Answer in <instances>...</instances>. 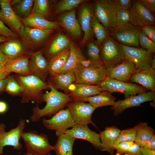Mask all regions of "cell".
<instances>
[{
    "label": "cell",
    "mask_w": 155,
    "mask_h": 155,
    "mask_svg": "<svg viewBox=\"0 0 155 155\" xmlns=\"http://www.w3.org/2000/svg\"><path fill=\"white\" fill-rule=\"evenodd\" d=\"M48 83L50 91H46L42 96L43 101L46 102V104L42 109L38 104L33 108L30 118L32 122L39 121L43 117L53 116L72 100L69 95L59 92L50 82Z\"/></svg>",
    "instance_id": "cell-1"
},
{
    "label": "cell",
    "mask_w": 155,
    "mask_h": 155,
    "mask_svg": "<svg viewBox=\"0 0 155 155\" xmlns=\"http://www.w3.org/2000/svg\"><path fill=\"white\" fill-rule=\"evenodd\" d=\"M17 79L23 89L21 100L22 103L31 101L38 104L43 101L42 91L49 89L48 83L44 82L34 75H18Z\"/></svg>",
    "instance_id": "cell-2"
},
{
    "label": "cell",
    "mask_w": 155,
    "mask_h": 155,
    "mask_svg": "<svg viewBox=\"0 0 155 155\" xmlns=\"http://www.w3.org/2000/svg\"><path fill=\"white\" fill-rule=\"evenodd\" d=\"M21 138L27 149V152L33 155H45L53 150L49 143L48 136L39 133L36 131L23 132Z\"/></svg>",
    "instance_id": "cell-3"
},
{
    "label": "cell",
    "mask_w": 155,
    "mask_h": 155,
    "mask_svg": "<svg viewBox=\"0 0 155 155\" xmlns=\"http://www.w3.org/2000/svg\"><path fill=\"white\" fill-rule=\"evenodd\" d=\"M102 43L100 56L104 67L115 66L125 59L121 44L113 38L108 37Z\"/></svg>",
    "instance_id": "cell-4"
},
{
    "label": "cell",
    "mask_w": 155,
    "mask_h": 155,
    "mask_svg": "<svg viewBox=\"0 0 155 155\" xmlns=\"http://www.w3.org/2000/svg\"><path fill=\"white\" fill-rule=\"evenodd\" d=\"M94 16L110 32L116 27V17L118 11L113 0L96 1L94 5Z\"/></svg>",
    "instance_id": "cell-5"
},
{
    "label": "cell",
    "mask_w": 155,
    "mask_h": 155,
    "mask_svg": "<svg viewBox=\"0 0 155 155\" xmlns=\"http://www.w3.org/2000/svg\"><path fill=\"white\" fill-rule=\"evenodd\" d=\"M26 121L22 119L15 128L8 131H5L6 125L0 123V155L3 154V149L6 146H11L13 149L21 150L23 146L20 142L24 130L26 126Z\"/></svg>",
    "instance_id": "cell-6"
},
{
    "label": "cell",
    "mask_w": 155,
    "mask_h": 155,
    "mask_svg": "<svg viewBox=\"0 0 155 155\" xmlns=\"http://www.w3.org/2000/svg\"><path fill=\"white\" fill-rule=\"evenodd\" d=\"M96 85L100 87L103 91L111 93L115 92L123 93L125 98L148 91L135 83L125 82L108 78Z\"/></svg>",
    "instance_id": "cell-7"
},
{
    "label": "cell",
    "mask_w": 155,
    "mask_h": 155,
    "mask_svg": "<svg viewBox=\"0 0 155 155\" xmlns=\"http://www.w3.org/2000/svg\"><path fill=\"white\" fill-rule=\"evenodd\" d=\"M42 122L46 129L56 131L58 137L64 134L68 128L76 124L68 108L60 110L50 119L43 118Z\"/></svg>",
    "instance_id": "cell-8"
},
{
    "label": "cell",
    "mask_w": 155,
    "mask_h": 155,
    "mask_svg": "<svg viewBox=\"0 0 155 155\" xmlns=\"http://www.w3.org/2000/svg\"><path fill=\"white\" fill-rule=\"evenodd\" d=\"M66 106L77 124L88 125L91 124L96 127L92 120V114L96 108L89 103L79 101L69 102Z\"/></svg>",
    "instance_id": "cell-9"
},
{
    "label": "cell",
    "mask_w": 155,
    "mask_h": 155,
    "mask_svg": "<svg viewBox=\"0 0 155 155\" xmlns=\"http://www.w3.org/2000/svg\"><path fill=\"white\" fill-rule=\"evenodd\" d=\"M141 27L128 23L115 28L110 32L111 37L121 44L131 46L139 47L138 38L141 31Z\"/></svg>",
    "instance_id": "cell-10"
},
{
    "label": "cell",
    "mask_w": 155,
    "mask_h": 155,
    "mask_svg": "<svg viewBox=\"0 0 155 155\" xmlns=\"http://www.w3.org/2000/svg\"><path fill=\"white\" fill-rule=\"evenodd\" d=\"M73 70L75 83L96 85L107 78L104 67L85 68L78 65Z\"/></svg>",
    "instance_id": "cell-11"
},
{
    "label": "cell",
    "mask_w": 155,
    "mask_h": 155,
    "mask_svg": "<svg viewBox=\"0 0 155 155\" xmlns=\"http://www.w3.org/2000/svg\"><path fill=\"white\" fill-rule=\"evenodd\" d=\"M124 59L133 63L136 69L150 67L154 53L141 48L127 46L121 44Z\"/></svg>",
    "instance_id": "cell-12"
},
{
    "label": "cell",
    "mask_w": 155,
    "mask_h": 155,
    "mask_svg": "<svg viewBox=\"0 0 155 155\" xmlns=\"http://www.w3.org/2000/svg\"><path fill=\"white\" fill-rule=\"evenodd\" d=\"M155 100V92H147L115 102L111 109L114 111V115L117 116L127 108L140 106L142 103Z\"/></svg>",
    "instance_id": "cell-13"
},
{
    "label": "cell",
    "mask_w": 155,
    "mask_h": 155,
    "mask_svg": "<svg viewBox=\"0 0 155 155\" xmlns=\"http://www.w3.org/2000/svg\"><path fill=\"white\" fill-rule=\"evenodd\" d=\"M130 11V23L132 25L141 27L145 25L155 24L154 14L145 8L138 0L133 1Z\"/></svg>",
    "instance_id": "cell-14"
},
{
    "label": "cell",
    "mask_w": 155,
    "mask_h": 155,
    "mask_svg": "<svg viewBox=\"0 0 155 155\" xmlns=\"http://www.w3.org/2000/svg\"><path fill=\"white\" fill-rule=\"evenodd\" d=\"M104 69L107 78L129 82L136 68L133 63L125 59L120 63L113 67H104Z\"/></svg>",
    "instance_id": "cell-15"
},
{
    "label": "cell",
    "mask_w": 155,
    "mask_h": 155,
    "mask_svg": "<svg viewBox=\"0 0 155 155\" xmlns=\"http://www.w3.org/2000/svg\"><path fill=\"white\" fill-rule=\"evenodd\" d=\"M64 133L75 139L86 140L90 143L95 148L100 150L101 142L99 134L90 130L88 125L76 124L71 129H67Z\"/></svg>",
    "instance_id": "cell-16"
},
{
    "label": "cell",
    "mask_w": 155,
    "mask_h": 155,
    "mask_svg": "<svg viewBox=\"0 0 155 155\" xmlns=\"http://www.w3.org/2000/svg\"><path fill=\"white\" fill-rule=\"evenodd\" d=\"M30 59L29 63V69L33 75L45 82L49 74V63L41 51L28 53Z\"/></svg>",
    "instance_id": "cell-17"
},
{
    "label": "cell",
    "mask_w": 155,
    "mask_h": 155,
    "mask_svg": "<svg viewBox=\"0 0 155 155\" xmlns=\"http://www.w3.org/2000/svg\"><path fill=\"white\" fill-rule=\"evenodd\" d=\"M129 82L141 85L147 90L155 91V70L151 67L136 69Z\"/></svg>",
    "instance_id": "cell-18"
},
{
    "label": "cell",
    "mask_w": 155,
    "mask_h": 155,
    "mask_svg": "<svg viewBox=\"0 0 155 155\" xmlns=\"http://www.w3.org/2000/svg\"><path fill=\"white\" fill-rule=\"evenodd\" d=\"M29 56H20L13 59L8 58L0 72L9 73L15 72L22 76L33 75L29 69Z\"/></svg>",
    "instance_id": "cell-19"
},
{
    "label": "cell",
    "mask_w": 155,
    "mask_h": 155,
    "mask_svg": "<svg viewBox=\"0 0 155 155\" xmlns=\"http://www.w3.org/2000/svg\"><path fill=\"white\" fill-rule=\"evenodd\" d=\"M103 90L98 86L86 84L73 83L69 87L67 91L70 92L72 100L94 96Z\"/></svg>",
    "instance_id": "cell-20"
},
{
    "label": "cell",
    "mask_w": 155,
    "mask_h": 155,
    "mask_svg": "<svg viewBox=\"0 0 155 155\" xmlns=\"http://www.w3.org/2000/svg\"><path fill=\"white\" fill-rule=\"evenodd\" d=\"M0 5L3 21L15 31L19 33L23 24L13 9L10 1L0 0Z\"/></svg>",
    "instance_id": "cell-21"
},
{
    "label": "cell",
    "mask_w": 155,
    "mask_h": 155,
    "mask_svg": "<svg viewBox=\"0 0 155 155\" xmlns=\"http://www.w3.org/2000/svg\"><path fill=\"white\" fill-rule=\"evenodd\" d=\"M121 130L115 126L106 127L99 133L101 142L100 150L113 154L115 143Z\"/></svg>",
    "instance_id": "cell-22"
},
{
    "label": "cell",
    "mask_w": 155,
    "mask_h": 155,
    "mask_svg": "<svg viewBox=\"0 0 155 155\" xmlns=\"http://www.w3.org/2000/svg\"><path fill=\"white\" fill-rule=\"evenodd\" d=\"M22 20L24 25L32 28L53 30L59 27L57 23L48 21L45 19L44 16L38 13H31Z\"/></svg>",
    "instance_id": "cell-23"
},
{
    "label": "cell",
    "mask_w": 155,
    "mask_h": 155,
    "mask_svg": "<svg viewBox=\"0 0 155 155\" xmlns=\"http://www.w3.org/2000/svg\"><path fill=\"white\" fill-rule=\"evenodd\" d=\"M94 15L91 7L88 5L83 6L79 14L80 25L84 32L81 45H84L86 42L93 36V32L91 25V20Z\"/></svg>",
    "instance_id": "cell-24"
},
{
    "label": "cell",
    "mask_w": 155,
    "mask_h": 155,
    "mask_svg": "<svg viewBox=\"0 0 155 155\" xmlns=\"http://www.w3.org/2000/svg\"><path fill=\"white\" fill-rule=\"evenodd\" d=\"M60 20L62 26L72 36L78 38L81 36L80 26L77 19L75 9L61 16Z\"/></svg>",
    "instance_id": "cell-25"
},
{
    "label": "cell",
    "mask_w": 155,
    "mask_h": 155,
    "mask_svg": "<svg viewBox=\"0 0 155 155\" xmlns=\"http://www.w3.org/2000/svg\"><path fill=\"white\" fill-rule=\"evenodd\" d=\"M116 98L111 93L103 91L97 95L90 97L75 98L74 101L87 102L96 108L102 106H112L115 102Z\"/></svg>",
    "instance_id": "cell-26"
},
{
    "label": "cell",
    "mask_w": 155,
    "mask_h": 155,
    "mask_svg": "<svg viewBox=\"0 0 155 155\" xmlns=\"http://www.w3.org/2000/svg\"><path fill=\"white\" fill-rule=\"evenodd\" d=\"M52 30L30 28L22 25L19 33L23 37L35 43L40 42L51 34Z\"/></svg>",
    "instance_id": "cell-27"
},
{
    "label": "cell",
    "mask_w": 155,
    "mask_h": 155,
    "mask_svg": "<svg viewBox=\"0 0 155 155\" xmlns=\"http://www.w3.org/2000/svg\"><path fill=\"white\" fill-rule=\"evenodd\" d=\"M69 48L56 54L49 63V74L51 77L57 75L59 71L66 63L69 55Z\"/></svg>",
    "instance_id": "cell-28"
},
{
    "label": "cell",
    "mask_w": 155,
    "mask_h": 155,
    "mask_svg": "<svg viewBox=\"0 0 155 155\" xmlns=\"http://www.w3.org/2000/svg\"><path fill=\"white\" fill-rule=\"evenodd\" d=\"M69 47L70 52L67 61L59 71L58 74L64 73L68 71L73 70L79 65L82 60L85 58L79 49L73 42L70 43Z\"/></svg>",
    "instance_id": "cell-29"
},
{
    "label": "cell",
    "mask_w": 155,
    "mask_h": 155,
    "mask_svg": "<svg viewBox=\"0 0 155 155\" xmlns=\"http://www.w3.org/2000/svg\"><path fill=\"white\" fill-rule=\"evenodd\" d=\"M75 139L65 133L58 137L53 150L56 155H73V148Z\"/></svg>",
    "instance_id": "cell-30"
},
{
    "label": "cell",
    "mask_w": 155,
    "mask_h": 155,
    "mask_svg": "<svg viewBox=\"0 0 155 155\" xmlns=\"http://www.w3.org/2000/svg\"><path fill=\"white\" fill-rule=\"evenodd\" d=\"M75 80L73 71L71 70L65 73L51 77L49 82L56 89L67 91L70 85L75 82Z\"/></svg>",
    "instance_id": "cell-31"
},
{
    "label": "cell",
    "mask_w": 155,
    "mask_h": 155,
    "mask_svg": "<svg viewBox=\"0 0 155 155\" xmlns=\"http://www.w3.org/2000/svg\"><path fill=\"white\" fill-rule=\"evenodd\" d=\"M23 51L22 45L17 41H7L0 45V52L9 59H13L20 57Z\"/></svg>",
    "instance_id": "cell-32"
},
{
    "label": "cell",
    "mask_w": 155,
    "mask_h": 155,
    "mask_svg": "<svg viewBox=\"0 0 155 155\" xmlns=\"http://www.w3.org/2000/svg\"><path fill=\"white\" fill-rule=\"evenodd\" d=\"M135 142L140 147H143L154 134V130L146 123L138 125Z\"/></svg>",
    "instance_id": "cell-33"
},
{
    "label": "cell",
    "mask_w": 155,
    "mask_h": 155,
    "mask_svg": "<svg viewBox=\"0 0 155 155\" xmlns=\"http://www.w3.org/2000/svg\"><path fill=\"white\" fill-rule=\"evenodd\" d=\"M34 1L33 0H14L11 3L14 5V10L17 15L23 17H27L31 13Z\"/></svg>",
    "instance_id": "cell-34"
},
{
    "label": "cell",
    "mask_w": 155,
    "mask_h": 155,
    "mask_svg": "<svg viewBox=\"0 0 155 155\" xmlns=\"http://www.w3.org/2000/svg\"><path fill=\"white\" fill-rule=\"evenodd\" d=\"M70 41L65 35L60 34L53 41L49 49V53L51 55H55L69 48Z\"/></svg>",
    "instance_id": "cell-35"
},
{
    "label": "cell",
    "mask_w": 155,
    "mask_h": 155,
    "mask_svg": "<svg viewBox=\"0 0 155 155\" xmlns=\"http://www.w3.org/2000/svg\"><path fill=\"white\" fill-rule=\"evenodd\" d=\"M91 25L96 38L97 43L100 44L108 37V32L94 15L92 18Z\"/></svg>",
    "instance_id": "cell-36"
},
{
    "label": "cell",
    "mask_w": 155,
    "mask_h": 155,
    "mask_svg": "<svg viewBox=\"0 0 155 155\" xmlns=\"http://www.w3.org/2000/svg\"><path fill=\"white\" fill-rule=\"evenodd\" d=\"M138 126L137 125L133 128L121 130L115 143L114 147L117 144L123 142L130 141L135 142Z\"/></svg>",
    "instance_id": "cell-37"
},
{
    "label": "cell",
    "mask_w": 155,
    "mask_h": 155,
    "mask_svg": "<svg viewBox=\"0 0 155 155\" xmlns=\"http://www.w3.org/2000/svg\"><path fill=\"white\" fill-rule=\"evenodd\" d=\"M84 0H63L61 1L57 7V11L61 12L72 10L79 5L85 1Z\"/></svg>",
    "instance_id": "cell-38"
},
{
    "label": "cell",
    "mask_w": 155,
    "mask_h": 155,
    "mask_svg": "<svg viewBox=\"0 0 155 155\" xmlns=\"http://www.w3.org/2000/svg\"><path fill=\"white\" fill-rule=\"evenodd\" d=\"M130 19L131 14L129 10L121 9L118 10L116 14V27L115 28L130 23Z\"/></svg>",
    "instance_id": "cell-39"
},
{
    "label": "cell",
    "mask_w": 155,
    "mask_h": 155,
    "mask_svg": "<svg viewBox=\"0 0 155 155\" xmlns=\"http://www.w3.org/2000/svg\"><path fill=\"white\" fill-rule=\"evenodd\" d=\"M138 42L142 48L154 53L155 52V42L146 35L141 31L138 38Z\"/></svg>",
    "instance_id": "cell-40"
},
{
    "label": "cell",
    "mask_w": 155,
    "mask_h": 155,
    "mask_svg": "<svg viewBox=\"0 0 155 155\" xmlns=\"http://www.w3.org/2000/svg\"><path fill=\"white\" fill-rule=\"evenodd\" d=\"M100 51L98 46L94 43L90 42L88 44L87 53L89 59L104 65L100 58Z\"/></svg>",
    "instance_id": "cell-41"
},
{
    "label": "cell",
    "mask_w": 155,
    "mask_h": 155,
    "mask_svg": "<svg viewBox=\"0 0 155 155\" xmlns=\"http://www.w3.org/2000/svg\"><path fill=\"white\" fill-rule=\"evenodd\" d=\"M8 81L5 89L7 92L12 95H17L21 93L23 89L21 86L11 76L7 77Z\"/></svg>",
    "instance_id": "cell-42"
},
{
    "label": "cell",
    "mask_w": 155,
    "mask_h": 155,
    "mask_svg": "<svg viewBox=\"0 0 155 155\" xmlns=\"http://www.w3.org/2000/svg\"><path fill=\"white\" fill-rule=\"evenodd\" d=\"M49 2L47 0H36L34 1L33 6L31 13H38L43 16L48 13Z\"/></svg>",
    "instance_id": "cell-43"
},
{
    "label": "cell",
    "mask_w": 155,
    "mask_h": 155,
    "mask_svg": "<svg viewBox=\"0 0 155 155\" xmlns=\"http://www.w3.org/2000/svg\"><path fill=\"white\" fill-rule=\"evenodd\" d=\"M132 141H126L120 142L114 146L117 150L115 155H121L126 154L134 143Z\"/></svg>",
    "instance_id": "cell-44"
},
{
    "label": "cell",
    "mask_w": 155,
    "mask_h": 155,
    "mask_svg": "<svg viewBox=\"0 0 155 155\" xmlns=\"http://www.w3.org/2000/svg\"><path fill=\"white\" fill-rule=\"evenodd\" d=\"M132 0H114V5L117 11L121 9L129 10L131 8Z\"/></svg>",
    "instance_id": "cell-45"
},
{
    "label": "cell",
    "mask_w": 155,
    "mask_h": 155,
    "mask_svg": "<svg viewBox=\"0 0 155 155\" xmlns=\"http://www.w3.org/2000/svg\"><path fill=\"white\" fill-rule=\"evenodd\" d=\"M0 35L7 38H14L16 34L6 26L3 22L0 19Z\"/></svg>",
    "instance_id": "cell-46"
},
{
    "label": "cell",
    "mask_w": 155,
    "mask_h": 155,
    "mask_svg": "<svg viewBox=\"0 0 155 155\" xmlns=\"http://www.w3.org/2000/svg\"><path fill=\"white\" fill-rule=\"evenodd\" d=\"M78 65L85 68H102L104 67L103 65L86 58L82 60Z\"/></svg>",
    "instance_id": "cell-47"
},
{
    "label": "cell",
    "mask_w": 155,
    "mask_h": 155,
    "mask_svg": "<svg viewBox=\"0 0 155 155\" xmlns=\"http://www.w3.org/2000/svg\"><path fill=\"white\" fill-rule=\"evenodd\" d=\"M142 31L155 42V27L154 25H146L141 28Z\"/></svg>",
    "instance_id": "cell-48"
},
{
    "label": "cell",
    "mask_w": 155,
    "mask_h": 155,
    "mask_svg": "<svg viewBox=\"0 0 155 155\" xmlns=\"http://www.w3.org/2000/svg\"><path fill=\"white\" fill-rule=\"evenodd\" d=\"M139 2L152 13L155 12V0H139Z\"/></svg>",
    "instance_id": "cell-49"
},
{
    "label": "cell",
    "mask_w": 155,
    "mask_h": 155,
    "mask_svg": "<svg viewBox=\"0 0 155 155\" xmlns=\"http://www.w3.org/2000/svg\"><path fill=\"white\" fill-rule=\"evenodd\" d=\"M124 155H142L141 147L134 142Z\"/></svg>",
    "instance_id": "cell-50"
},
{
    "label": "cell",
    "mask_w": 155,
    "mask_h": 155,
    "mask_svg": "<svg viewBox=\"0 0 155 155\" xmlns=\"http://www.w3.org/2000/svg\"><path fill=\"white\" fill-rule=\"evenodd\" d=\"M143 148L150 150H155V135H154L152 138L146 143Z\"/></svg>",
    "instance_id": "cell-51"
},
{
    "label": "cell",
    "mask_w": 155,
    "mask_h": 155,
    "mask_svg": "<svg viewBox=\"0 0 155 155\" xmlns=\"http://www.w3.org/2000/svg\"><path fill=\"white\" fill-rule=\"evenodd\" d=\"M142 155H155V150H152L141 147Z\"/></svg>",
    "instance_id": "cell-52"
},
{
    "label": "cell",
    "mask_w": 155,
    "mask_h": 155,
    "mask_svg": "<svg viewBox=\"0 0 155 155\" xmlns=\"http://www.w3.org/2000/svg\"><path fill=\"white\" fill-rule=\"evenodd\" d=\"M7 81V78L0 80V92L5 89Z\"/></svg>",
    "instance_id": "cell-53"
},
{
    "label": "cell",
    "mask_w": 155,
    "mask_h": 155,
    "mask_svg": "<svg viewBox=\"0 0 155 155\" xmlns=\"http://www.w3.org/2000/svg\"><path fill=\"white\" fill-rule=\"evenodd\" d=\"M7 104L4 102L0 101V113L5 112L7 109Z\"/></svg>",
    "instance_id": "cell-54"
},
{
    "label": "cell",
    "mask_w": 155,
    "mask_h": 155,
    "mask_svg": "<svg viewBox=\"0 0 155 155\" xmlns=\"http://www.w3.org/2000/svg\"><path fill=\"white\" fill-rule=\"evenodd\" d=\"M8 59L6 56L0 52V64L5 63Z\"/></svg>",
    "instance_id": "cell-55"
},
{
    "label": "cell",
    "mask_w": 155,
    "mask_h": 155,
    "mask_svg": "<svg viewBox=\"0 0 155 155\" xmlns=\"http://www.w3.org/2000/svg\"><path fill=\"white\" fill-rule=\"evenodd\" d=\"M9 74L8 72H0V80L7 78Z\"/></svg>",
    "instance_id": "cell-56"
},
{
    "label": "cell",
    "mask_w": 155,
    "mask_h": 155,
    "mask_svg": "<svg viewBox=\"0 0 155 155\" xmlns=\"http://www.w3.org/2000/svg\"><path fill=\"white\" fill-rule=\"evenodd\" d=\"M150 67L154 69H155V56L154 55L151 61Z\"/></svg>",
    "instance_id": "cell-57"
},
{
    "label": "cell",
    "mask_w": 155,
    "mask_h": 155,
    "mask_svg": "<svg viewBox=\"0 0 155 155\" xmlns=\"http://www.w3.org/2000/svg\"><path fill=\"white\" fill-rule=\"evenodd\" d=\"M7 40V38L6 37L0 35V43L6 42Z\"/></svg>",
    "instance_id": "cell-58"
},
{
    "label": "cell",
    "mask_w": 155,
    "mask_h": 155,
    "mask_svg": "<svg viewBox=\"0 0 155 155\" xmlns=\"http://www.w3.org/2000/svg\"><path fill=\"white\" fill-rule=\"evenodd\" d=\"M5 62L2 64H0V71L3 68Z\"/></svg>",
    "instance_id": "cell-59"
},
{
    "label": "cell",
    "mask_w": 155,
    "mask_h": 155,
    "mask_svg": "<svg viewBox=\"0 0 155 155\" xmlns=\"http://www.w3.org/2000/svg\"><path fill=\"white\" fill-rule=\"evenodd\" d=\"M24 155H33L26 152ZM45 155H52V154L50 153H49Z\"/></svg>",
    "instance_id": "cell-60"
},
{
    "label": "cell",
    "mask_w": 155,
    "mask_h": 155,
    "mask_svg": "<svg viewBox=\"0 0 155 155\" xmlns=\"http://www.w3.org/2000/svg\"><path fill=\"white\" fill-rule=\"evenodd\" d=\"M0 19L3 21V17L1 10H0Z\"/></svg>",
    "instance_id": "cell-61"
}]
</instances>
